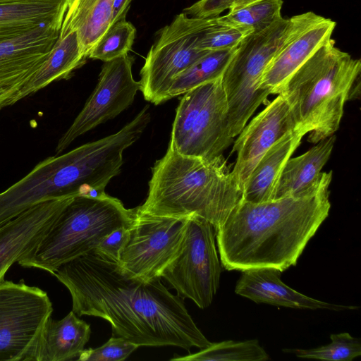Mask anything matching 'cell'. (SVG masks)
I'll use <instances>...</instances> for the list:
<instances>
[{
  "instance_id": "cell-22",
  "label": "cell",
  "mask_w": 361,
  "mask_h": 361,
  "mask_svg": "<svg viewBox=\"0 0 361 361\" xmlns=\"http://www.w3.org/2000/svg\"><path fill=\"white\" fill-rule=\"evenodd\" d=\"M114 0H73L68 6L60 35L75 31L83 54L88 55L111 26Z\"/></svg>"
},
{
  "instance_id": "cell-27",
  "label": "cell",
  "mask_w": 361,
  "mask_h": 361,
  "mask_svg": "<svg viewBox=\"0 0 361 361\" xmlns=\"http://www.w3.org/2000/svg\"><path fill=\"white\" fill-rule=\"evenodd\" d=\"M135 33L134 25L126 20L116 23L97 42L88 58L106 62L128 54L132 49Z\"/></svg>"
},
{
  "instance_id": "cell-20",
  "label": "cell",
  "mask_w": 361,
  "mask_h": 361,
  "mask_svg": "<svg viewBox=\"0 0 361 361\" xmlns=\"http://www.w3.org/2000/svg\"><path fill=\"white\" fill-rule=\"evenodd\" d=\"M90 334V324L73 311L60 320L50 317L42 332L37 361L77 360Z\"/></svg>"
},
{
  "instance_id": "cell-24",
  "label": "cell",
  "mask_w": 361,
  "mask_h": 361,
  "mask_svg": "<svg viewBox=\"0 0 361 361\" xmlns=\"http://www.w3.org/2000/svg\"><path fill=\"white\" fill-rule=\"evenodd\" d=\"M236 48L209 51L197 59L174 79L168 92L169 99L221 78Z\"/></svg>"
},
{
  "instance_id": "cell-7",
  "label": "cell",
  "mask_w": 361,
  "mask_h": 361,
  "mask_svg": "<svg viewBox=\"0 0 361 361\" xmlns=\"http://www.w3.org/2000/svg\"><path fill=\"white\" fill-rule=\"evenodd\" d=\"M232 141L221 77L183 94L169 145L182 155L212 159L222 155Z\"/></svg>"
},
{
  "instance_id": "cell-25",
  "label": "cell",
  "mask_w": 361,
  "mask_h": 361,
  "mask_svg": "<svg viewBox=\"0 0 361 361\" xmlns=\"http://www.w3.org/2000/svg\"><path fill=\"white\" fill-rule=\"evenodd\" d=\"M282 0H259L217 16V23L241 28L249 33L268 27L282 16Z\"/></svg>"
},
{
  "instance_id": "cell-35",
  "label": "cell",
  "mask_w": 361,
  "mask_h": 361,
  "mask_svg": "<svg viewBox=\"0 0 361 361\" xmlns=\"http://www.w3.org/2000/svg\"><path fill=\"white\" fill-rule=\"evenodd\" d=\"M73 0H68V1L69 2V4Z\"/></svg>"
},
{
  "instance_id": "cell-2",
  "label": "cell",
  "mask_w": 361,
  "mask_h": 361,
  "mask_svg": "<svg viewBox=\"0 0 361 361\" xmlns=\"http://www.w3.org/2000/svg\"><path fill=\"white\" fill-rule=\"evenodd\" d=\"M332 171L321 173L307 191L251 203L240 201L216 228L223 267L244 271L275 268L283 272L297 260L329 215Z\"/></svg>"
},
{
  "instance_id": "cell-6",
  "label": "cell",
  "mask_w": 361,
  "mask_h": 361,
  "mask_svg": "<svg viewBox=\"0 0 361 361\" xmlns=\"http://www.w3.org/2000/svg\"><path fill=\"white\" fill-rule=\"evenodd\" d=\"M300 14L281 17L263 30L245 36L221 76L231 137L238 135L269 94L260 88L265 68L296 28Z\"/></svg>"
},
{
  "instance_id": "cell-19",
  "label": "cell",
  "mask_w": 361,
  "mask_h": 361,
  "mask_svg": "<svg viewBox=\"0 0 361 361\" xmlns=\"http://www.w3.org/2000/svg\"><path fill=\"white\" fill-rule=\"evenodd\" d=\"M302 137L298 131H290L266 152L250 176L242 201L261 203L274 200L282 171L300 145Z\"/></svg>"
},
{
  "instance_id": "cell-11",
  "label": "cell",
  "mask_w": 361,
  "mask_h": 361,
  "mask_svg": "<svg viewBox=\"0 0 361 361\" xmlns=\"http://www.w3.org/2000/svg\"><path fill=\"white\" fill-rule=\"evenodd\" d=\"M187 219L153 215L135 208L129 238L117 263L119 270L144 282L161 279L182 245Z\"/></svg>"
},
{
  "instance_id": "cell-8",
  "label": "cell",
  "mask_w": 361,
  "mask_h": 361,
  "mask_svg": "<svg viewBox=\"0 0 361 361\" xmlns=\"http://www.w3.org/2000/svg\"><path fill=\"white\" fill-rule=\"evenodd\" d=\"M216 23V17L194 18L182 12L160 30L140 70V90L145 100L155 105L169 100L174 79L209 51L197 48V43Z\"/></svg>"
},
{
  "instance_id": "cell-18",
  "label": "cell",
  "mask_w": 361,
  "mask_h": 361,
  "mask_svg": "<svg viewBox=\"0 0 361 361\" xmlns=\"http://www.w3.org/2000/svg\"><path fill=\"white\" fill-rule=\"evenodd\" d=\"M68 0H1L0 42L63 19Z\"/></svg>"
},
{
  "instance_id": "cell-30",
  "label": "cell",
  "mask_w": 361,
  "mask_h": 361,
  "mask_svg": "<svg viewBox=\"0 0 361 361\" xmlns=\"http://www.w3.org/2000/svg\"><path fill=\"white\" fill-rule=\"evenodd\" d=\"M139 346L119 336H112L107 342L97 348L84 349L77 360L80 361H123Z\"/></svg>"
},
{
  "instance_id": "cell-31",
  "label": "cell",
  "mask_w": 361,
  "mask_h": 361,
  "mask_svg": "<svg viewBox=\"0 0 361 361\" xmlns=\"http://www.w3.org/2000/svg\"><path fill=\"white\" fill-rule=\"evenodd\" d=\"M120 227L106 235L93 250L100 256L118 263L129 238V228Z\"/></svg>"
},
{
  "instance_id": "cell-10",
  "label": "cell",
  "mask_w": 361,
  "mask_h": 361,
  "mask_svg": "<svg viewBox=\"0 0 361 361\" xmlns=\"http://www.w3.org/2000/svg\"><path fill=\"white\" fill-rule=\"evenodd\" d=\"M221 272L213 226L199 216L188 217L182 245L161 277L180 298L204 309L219 287Z\"/></svg>"
},
{
  "instance_id": "cell-26",
  "label": "cell",
  "mask_w": 361,
  "mask_h": 361,
  "mask_svg": "<svg viewBox=\"0 0 361 361\" xmlns=\"http://www.w3.org/2000/svg\"><path fill=\"white\" fill-rule=\"evenodd\" d=\"M269 356L257 340L245 341H225L210 343L201 350L171 360L180 361H264Z\"/></svg>"
},
{
  "instance_id": "cell-23",
  "label": "cell",
  "mask_w": 361,
  "mask_h": 361,
  "mask_svg": "<svg viewBox=\"0 0 361 361\" xmlns=\"http://www.w3.org/2000/svg\"><path fill=\"white\" fill-rule=\"evenodd\" d=\"M335 141L336 136L333 135L319 142L305 153L290 158L281 174L274 200L298 195L311 188L329 160Z\"/></svg>"
},
{
  "instance_id": "cell-36",
  "label": "cell",
  "mask_w": 361,
  "mask_h": 361,
  "mask_svg": "<svg viewBox=\"0 0 361 361\" xmlns=\"http://www.w3.org/2000/svg\"><path fill=\"white\" fill-rule=\"evenodd\" d=\"M1 1V0H0Z\"/></svg>"
},
{
  "instance_id": "cell-5",
  "label": "cell",
  "mask_w": 361,
  "mask_h": 361,
  "mask_svg": "<svg viewBox=\"0 0 361 361\" xmlns=\"http://www.w3.org/2000/svg\"><path fill=\"white\" fill-rule=\"evenodd\" d=\"M135 209L106 193L74 196L36 247L18 263L54 275L62 264L93 251L114 230L130 226Z\"/></svg>"
},
{
  "instance_id": "cell-15",
  "label": "cell",
  "mask_w": 361,
  "mask_h": 361,
  "mask_svg": "<svg viewBox=\"0 0 361 361\" xmlns=\"http://www.w3.org/2000/svg\"><path fill=\"white\" fill-rule=\"evenodd\" d=\"M335 26V21L313 12L300 14L296 28L265 68L261 90L278 94L291 75L331 37Z\"/></svg>"
},
{
  "instance_id": "cell-4",
  "label": "cell",
  "mask_w": 361,
  "mask_h": 361,
  "mask_svg": "<svg viewBox=\"0 0 361 361\" xmlns=\"http://www.w3.org/2000/svg\"><path fill=\"white\" fill-rule=\"evenodd\" d=\"M361 62L328 39L284 83L278 94L288 102L295 130L317 144L339 128L344 105L360 78Z\"/></svg>"
},
{
  "instance_id": "cell-34",
  "label": "cell",
  "mask_w": 361,
  "mask_h": 361,
  "mask_svg": "<svg viewBox=\"0 0 361 361\" xmlns=\"http://www.w3.org/2000/svg\"><path fill=\"white\" fill-rule=\"evenodd\" d=\"M259 0H234L228 10H235Z\"/></svg>"
},
{
  "instance_id": "cell-17",
  "label": "cell",
  "mask_w": 361,
  "mask_h": 361,
  "mask_svg": "<svg viewBox=\"0 0 361 361\" xmlns=\"http://www.w3.org/2000/svg\"><path fill=\"white\" fill-rule=\"evenodd\" d=\"M281 271L275 268H256L242 271L235 292L257 303H266L296 309H326L342 311L357 309L356 306L336 305L303 295L281 280Z\"/></svg>"
},
{
  "instance_id": "cell-12",
  "label": "cell",
  "mask_w": 361,
  "mask_h": 361,
  "mask_svg": "<svg viewBox=\"0 0 361 361\" xmlns=\"http://www.w3.org/2000/svg\"><path fill=\"white\" fill-rule=\"evenodd\" d=\"M133 60L126 54L104 63L94 91L59 138L56 154H62L79 136L115 118L133 104L140 90V82L133 75Z\"/></svg>"
},
{
  "instance_id": "cell-21",
  "label": "cell",
  "mask_w": 361,
  "mask_h": 361,
  "mask_svg": "<svg viewBox=\"0 0 361 361\" xmlns=\"http://www.w3.org/2000/svg\"><path fill=\"white\" fill-rule=\"evenodd\" d=\"M87 58L83 54L77 32L60 35L48 59L26 83L15 103L30 97L54 81L68 79Z\"/></svg>"
},
{
  "instance_id": "cell-9",
  "label": "cell",
  "mask_w": 361,
  "mask_h": 361,
  "mask_svg": "<svg viewBox=\"0 0 361 361\" xmlns=\"http://www.w3.org/2000/svg\"><path fill=\"white\" fill-rule=\"evenodd\" d=\"M52 312V303L41 288L22 281L0 282V361H37Z\"/></svg>"
},
{
  "instance_id": "cell-16",
  "label": "cell",
  "mask_w": 361,
  "mask_h": 361,
  "mask_svg": "<svg viewBox=\"0 0 361 361\" xmlns=\"http://www.w3.org/2000/svg\"><path fill=\"white\" fill-rule=\"evenodd\" d=\"M73 197L41 202L0 226V282L15 262L36 247Z\"/></svg>"
},
{
  "instance_id": "cell-33",
  "label": "cell",
  "mask_w": 361,
  "mask_h": 361,
  "mask_svg": "<svg viewBox=\"0 0 361 361\" xmlns=\"http://www.w3.org/2000/svg\"><path fill=\"white\" fill-rule=\"evenodd\" d=\"M131 1L132 0H114L111 25L120 20H126Z\"/></svg>"
},
{
  "instance_id": "cell-13",
  "label": "cell",
  "mask_w": 361,
  "mask_h": 361,
  "mask_svg": "<svg viewBox=\"0 0 361 361\" xmlns=\"http://www.w3.org/2000/svg\"><path fill=\"white\" fill-rule=\"evenodd\" d=\"M63 19L0 42V111L15 104L18 94L48 59Z\"/></svg>"
},
{
  "instance_id": "cell-3",
  "label": "cell",
  "mask_w": 361,
  "mask_h": 361,
  "mask_svg": "<svg viewBox=\"0 0 361 361\" xmlns=\"http://www.w3.org/2000/svg\"><path fill=\"white\" fill-rule=\"evenodd\" d=\"M242 198L223 155L203 159L182 155L169 145L152 168L147 197L138 209L178 219L197 216L216 229Z\"/></svg>"
},
{
  "instance_id": "cell-14",
  "label": "cell",
  "mask_w": 361,
  "mask_h": 361,
  "mask_svg": "<svg viewBox=\"0 0 361 361\" xmlns=\"http://www.w3.org/2000/svg\"><path fill=\"white\" fill-rule=\"evenodd\" d=\"M295 128L290 106L281 94L245 126L232 150V153H237V157L231 173L242 192L262 156L277 140Z\"/></svg>"
},
{
  "instance_id": "cell-32",
  "label": "cell",
  "mask_w": 361,
  "mask_h": 361,
  "mask_svg": "<svg viewBox=\"0 0 361 361\" xmlns=\"http://www.w3.org/2000/svg\"><path fill=\"white\" fill-rule=\"evenodd\" d=\"M234 0H200L183 9L186 15L194 18H214L229 9Z\"/></svg>"
},
{
  "instance_id": "cell-29",
  "label": "cell",
  "mask_w": 361,
  "mask_h": 361,
  "mask_svg": "<svg viewBox=\"0 0 361 361\" xmlns=\"http://www.w3.org/2000/svg\"><path fill=\"white\" fill-rule=\"evenodd\" d=\"M249 34L250 33L241 28L216 23L202 32L197 43V48L204 51L234 48Z\"/></svg>"
},
{
  "instance_id": "cell-28",
  "label": "cell",
  "mask_w": 361,
  "mask_h": 361,
  "mask_svg": "<svg viewBox=\"0 0 361 361\" xmlns=\"http://www.w3.org/2000/svg\"><path fill=\"white\" fill-rule=\"evenodd\" d=\"M331 342L312 349H285L283 351L294 353L297 357L328 361H350L361 355L360 338L348 333L334 334L330 336Z\"/></svg>"
},
{
  "instance_id": "cell-1",
  "label": "cell",
  "mask_w": 361,
  "mask_h": 361,
  "mask_svg": "<svg viewBox=\"0 0 361 361\" xmlns=\"http://www.w3.org/2000/svg\"><path fill=\"white\" fill-rule=\"evenodd\" d=\"M54 275L69 290L76 315L102 318L112 336L140 346L173 345L189 350L210 342L183 300L161 279L144 282L123 274L117 263L92 251L59 267Z\"/></svg>"
}]
</instances>
